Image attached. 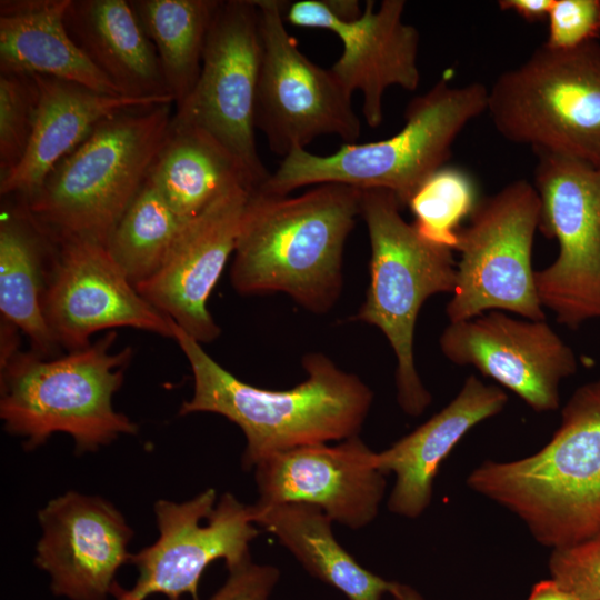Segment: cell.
I'll use <instances>...</instances> for the list:
<instances>
[{
	"label": "cell",
	"instance_id": "25",
	"mask_svg": "<svg viewBox=\"0 0 600 600\" xmlns=\"http://www.w3.org/2000/svg\"><path fill=\"white\" fill-rule=\"evenodd\" d=\"M147 179L182 221L237 189L256 190L238 161L210 134L171 121Z\"/></svg>",
	"mask_w": 600,
	"mask_h": 600
},
{
	"label": "cell",
	"instance_id": "20",
	"mask_svg": "<svg viewBox=\"0 0 600 600\" xmlns=\"http://www.w3.org/2000/svg\"><path fill=\"white\" fill-rule=\"evenodd\" d=\"M33 78L38 100L31 137L18 166L0 178L1 197L29 198L104 119L130 109L173 103L167 99L106 94L51 77Z\"/></svg>",
	"mask_w": 600,
	"mask_h": 600
},
{
	"label": "cell",
	"instance_id": "10",
	"mask_svg": "<svg viewBox=\"0 0 600 600\" xmlns=\"http://www.w3.org/2000/svg\"><path fill=\"white\" fill-rule=\"evenodd\" d=\"M534 152L539 229L559 246L554 261L534 270L537 293L559 323L578 329L600 319V168L557 153Z\"/></svg>",
	"mask_w": 600,
	"mask_h": 600
},
{
	"label": "cell",
	"instance_id": "21",
	"mask_svg": "<svg viewBox=\"0 0 600 600\" xmlns=\"http://www.w3.org/2000/svg\"><path fill=\"white\" fill-rule=\"evenodd\" d=\"M507 401L503 390L472 374L442 410L388 449L376 452L378 469L396 476L389 510L406 518L419 517L430 504L441 462L470 429L499 413Z\"/></svg>",
	"mask_w": 600,
	"mask_h": 600
},
{
	"label": "cell",
	"instance_id": "17",
	"mask_svg": "<svg viewBox=\"0 0 600 600\" xmlns=\"http://www.w3.org/2000/svg\"><path fill=\"white\" fill-rule=\"evenodd\" d=\"M261 503H306L350 529L378 516L386 479L359 436L273 453L253 468Z\"/></svg>",
	"mask_w": 600,
	"mask_h": 600
},
{
	"label": "cell",
	"instance_id": "27",
	"mask_svg": "<svg viewBox=\"0 0 600 600\" xmlns=\"http://www.w3.org/2000/svg\"><path fill=\"white\" fill-rule=\"evenodd\" d=\"M221 1H130L153 43L169 93L178 104L196 86L208 33Z\"/></svg>",
	"mask_w": 600,
	"mask_h": 600
},
{
	"label": "cell",
	"instance_id": "6",
	"mask_svg": "<svg viewBox=\"0 0 600 600\" xmlns=\"http://www.w3.org/2000/svg\"><path fill=\"white\" fill-rule=\"evenodd\" d=\"M488 89L478 82L451 87L438 81L410 101L406 123L394 136L368 143H343L331 154L297 149L282 158L258 189L286 196L311 184L341 183L392 192L402 208L446 166L463 128L487 111Z\"/></svg>",
	"mask_w": 600,
	"mask_h": 600
},
{
	"label": "cell",
	"instance_id": "37",
	"mask_svg": "<svg viewBox=\"0 0 600 600\" xmlns=\"http://www.w3.org/2000/svg\"><path fill=\"white\" fill-rule=\"evenodd\" d=\"M111 594L116 597L117 600H129L122 592V588H120L117 583L114 584Z\"/></svg>",
	"mask_w": 600,
	"mask_h": 600
},
{
	"label": "cell",
	"instance_id": "36",
	"mask_svg": "<svg viewBox=\"0 0 600 600\" xmlns=\"http://www.w3.org/2000/svg\"><path fill=\"white\" fill-rule=\"evenodd\" d=\"M390 593L393 600H424L414 589L398 582H394Z\"/></svg>",
	"mask_w": 600,
	"mask_h": 600
},
{
	"label": "cell",
	"instance_id": "35",
	"mask_svg": "<svg viewBox=\"0 0 600 600\" xmlns=\"http://www.w3.org/2000/svg\"><path fill=\"white\" fill-rule=\"evenodd\" d=\"M528 600H577L560 588L552 579L536 583Z\"/></svg>",
	"mask_w": 600,
	"mask_h": 600
},
{
	"label": "cell",
	"instance_id": "15",
	"mask_svg": "<svg viewBox=\"0 0 600 600\" xmlns=\"http://www.w3.org/2000/svg\"><path fill=\"white\" fill-rule=\"evenodd\" d=\"M439 346L452 363L474 367L538 412L558 409L560 383L578 369L572 348L546 320L517 319L498 310L450 322Z\"/></svg>",
	"mask_w": 600,
	"mask_h": 600
},
{
	"label": "cell",
	"instance_id": "11",
	"mask_svg": "<svg viewBox=\"0 0 600 600\" xmlns=\"http://www.w3.org/2000/svg\"><path fill=\"white\" fill-rule=\"evenodd\" d=\"M262 56L254 0L221 1L213 17L201 72L171 122L201 129L241 166L256 189L270 177L256 142V102Z\"/></svg>",
	"mask_w": 600,
	"mask_h": 600
},
{
	"label": "cell",
	"instance_id": "3",
	"mask_svg": "<svg viewBox=\"0 0 600 600\" xmlns=\"http://www.w3.org/2000/svg\"><path fill=\"white\" fill-rule=\"evenodd\" d=\"M468 484L514 512L552 549L600 534V379L576 389L541 450L520 460L486 461Z\"/></svg>",
	"mask_w": 600,
	"mask_h": 600
},
{
	"label": "cell",
	"instance_id": "28",
	"mask_svg": "<svg viewBox=\"0 0 600 600\" xmlns=\"http://www.w3.org/2000/svg\"><path fill=\"white\" fill-rule=\"evenodd\" d=\"M186 222L146 179L106 246L136 286L160 269Z\"/></svg>",
	"mask_w": 600,
	"mask_h": 600
},
{
	"label": "cell",
	"instance_id": "22",
	"mask_svg": "<svg viewBox=\"0 0 600 600\" xmlns=\"http://www.w3.org/2000/svg\"><path fill=\"white\" fill-rule=\"evenodd\" d=\"M71 0L0 2L1 72L37 74L124 96L77 46L66 27Z\"/></svg>",
	"mask_w": 600,
	"mask_h": 600
},
{
	"label": "cell",
	"instance_id": "14",
	"mask_svg": "<svg viewBox=\"0 0 600 600\" xmlns=\"http://www.w3.org/2000/svg\"><path fill=\"white\" fill-rule=\"evenodd\" d=\"M52 240L43 312L60 348L82 349L92 334L119 327L173 337L172 320L138 292L106 244L84 238Z\"/></svg>",
	"mask_w": 600,
	"mask_h": 600
},
{
	"label": "cell",
	"instance_id": "7",
	"mask_svg": "<svg viewBox=\"0 0 600 600\" xmlns=\"http://www.w3.org/2000/svg\"><path fill=\"white\" fill-rule=\"evenodd\" d=\"M397 197L383 189L361 192L360 216L370 242V282L366 300L351 318L377 327L396 359L397 400L409 416L431 402L414 363V329L422 304L452 293L457 280L453 251L423 239L401 216Z\"/></svg>",
	"mask_w": 600,
	"mask_h": 600
},
{
	"label": "cell",
	"instance_id": "24",
	"mask_svg": "<svg viewBox=\"0 0 600 600\" xmlns=\"http://www.w3.org/2000/svg\"><path fill=\"white\" fill-rule=\"evenodd\" d=\"M53 240L36 223L24 204L3 212L0 222L1 322L27 336L32 351L58 357L44 317L43 299L53 254Z\"/></svg>",
	"mask_w": 600,
	"mask_h": 600
},
{
	"label": "cell",
	"instance_id": "8",
	"mask_svg": "<svg viewBox=\"0 0 600 600\" xmlns=\"http://www.w3.org/2000/svg\"><path fill=\"white\" fill-rule=\"evenodd\" d=\"M487 111L504 139L600 168V43L541 44L497 78Z\"/></svg>",
	"mask_w": 600,
	"mask_h": 600
},
{
	"label": "cell",
	"instance_id": "30",
	"mask_svg": "<svg viewBox=\"0 0 600 600\" xmlns=\"http://www.w3.org/2000/svg\"><path fill=\"white\" fill-rule=\"evenodd\" d=\"M38 88L33 76L0 74V178L24 156L33 126Z\"/></svg>",
	"mask_w": 600,
	"mask_h": 600
},
{
	"label": "cell",
	"instance_id": "9",
	"mask_svg": "<svg viewBox=\"0 0 600 600\" xmlns=\"http://www.w3.org/2000/svg\"><path fill=\"white\" fill-rule=\"evenodd\" d=\"M540 209L538 192L527 180L477 202L469 224L458 232L460 260L446 308L450 322L493 310L546 320L531 262Z\"/></svg>",
	"mask_w": 600,
	"mask_h": 600
},
{
	"label": "cell",
	"instance_id": "34",
	"mask_svg": "<svg viewBox=\"0 0 600 600\" xmlns=\"http://www.w3.org/2000/svg\"><path fill=\"white\" fill-rule=\"evenodd\" d=\"M501 10H510L530 23L548 19L553 0H500Z\"/></svg>",
	"mask_w": 600,
	"mask_h": 600
},
{
	"label": "cell",
	"instance_id": "4",
	"mask_svg": "<svg viewBox=\"0 0 600 600\" xmlns=\"http://www.w3.org/2000/svg\"><path fill=\"white\" fill-rule=\"evenodd\" d=\"M117 332L64 356L44 358L17 351L0 363V418L4 430L32 450L54 433L69 434L77 453L94 452L138 426L117 411L112 399L132 357L113 350Z\"/></svg>",
	"mask_w": 600,
	"mask_h": 600
},
{
	"label": "cell",
	"instance_id": "16",
	"mask_svg": "<svg viewBox=\"0 0 600 600\" xmlns=\"http://www.w3.org/2000/svg\"><path fill=\"white\" fill-rule=\"evenodd\" d=\"M406 2L383 0L376 10L366 1L354 20L338 18L326 0L286 2L284 20L296 27L324 29L342 42V53L330 68L342 88L352 96L361 91L362 113L371 128L383 119V96L399 86L414 91L420 83L418 30L402 20Z\"/></svg>",
	"mask_w": 600,
	"mask_h": 600
},
{
	"label": "cell",
	"instance_id": "26",
	"mask_svg": "<svg viewBox=\"0 0 600 600\" xmlns=\"http://www.w3.org/2000/svg\"><path fill=\"white\" fill-rule=\"evenodd\" d=\"M256 526L273 534L314 578L338 589L348 600H381L394 582L364 569L337 541L332 519L306 503L250 506Z\"/></svg>",
	"mask_w": 600,
	"mask_h": 600
},
{
	"label": "cell",
	"instance_id": "29",
	"mask_svg": "<svg viewBox=\"0 0 600 600\" xmlns=\"http://www.w3.org/2000/svg\"><path fill=\"white\" fill-rule=\"evenodd\" d=\"M474 184L464 171L442 167L429 177L408 203L418 233L427 241L456 251L461 220L474 209Z\"/></svg>",
	"mask_w": 600,
	"mask_h": 600
},
{
	"label": "cell",
	"instance_id": "31",
	"mask_svg": "<svg viewBox=\"0 0 600 600\" xmlns=\"http://www.w3.org/2000/svg\"><path fill=\"white\" fill-rule=\"evenodd\" d=\"M551 579L577 600H600V534L553 549Z\"/></svg>",
	"mask_w": 600,
	"mask_h": 600
},
{
	"label": "cell",
	"instance_id": "5",
	"mask_svg": "<svg viewBox=\"0 0 600 600\" xmlns=\"http://www.w3.org/2000/svg\"><path fill=\"white\" fill-rule=\"evenodd\" d=\"M171 104L130 109L101 121L22 200L36 223L54 240L107 244L166 140Z\"/></svg>",
	"mask_w": 600,
	"mask_h": 600
},
{
	"label": "cell",
	"instance_id": "23",
	"mask_svg": "<svg viewBox=\"0 0 600 600\" xmlns=\"http://www.w3.org/2000/svg\"><path fill=\"white\" fill-rule=\"evenodd\" d=\"M66 27L83 53L124 96L167 99L157 50L124 0H71Z\"/></svg>",
	"mask_w": 600,
	"mask_h": 600
},
{
	"label": "cell",
	"instance_id": "1",
	"mask_svg": "<svg viewBox=\"0 0 600 600\" xmlns=\"http://www.w3.org/2000/svg\"><path fill=\"white\" fill-rule=\"evenodd\" d=\"M172 332L193 376L192 397L181 404L179 414L216 413L237 424L246 438L241 459L246 471L280 451L359 436L373 393L326 354L303 357L307 377L301 383L269 390L233 376L173 321Z\"/></svg>",
	"mask_w": 600,
	"mask_h": 600
},
{
	"label": "cell",
	"instance_id": "2",
	"mask_svg": "<svg viewBox=\"0 0 600 600\" xmlns=\"http://www.w3.org/2000/svg\"><path fill=\"white\" fill-rule=\"evenodd\" d=\"M361 189L322 183L296 197L253 190L241 218L230 279L243 296L282 292L313 313L339 299L346 241Z\"/></svg>",
	"mask_w": 600,
	"mask_h": 600
},
{
	"label": "cell",
	"instance_id": "32",
	"mask_svg": "<svg viewBox=\"0 0 600 600\" xmlns=\"http://www.w3.org/2000/svg\"><path fill=\"white\" fill-rule=\"evenodd\" d=\"M544 42L554 49H572L600 36V0H553Z\"/></svg>",
	"mask_w": 600,
	"mask_h": 600
},
{
	"label": "cell",
	"instance_id": "19",
	"mask_svg": "<svg viewBox=\"0 0 600 600\" xmlns=\"http://www.w3.org/2000/svg\"><path fill=\"white\" fill-rule=\"evenodd\" d=\"M251 192L237 189L187 221L160 269L136 284L149 303L201 344L220 336L207 302L233 254Z\"/></svg>",
	"mask_w": 600,
	"mask_h": 600
},
{
	"label": "cell",
	"instance_id": "18",
	"mask_svg": "<svg viewBox=\"0 0 600 600\" xmlns=\"http://www.w3.org/2000/svg\"><path fill=\"white\" fill-rule=\"evenodd\" d=\"M38 519L34 562L50 576L51 591L70 600H106L131 557L133 531L123 514L104 498L71 490L51 499Z\"/></svg>",
	"mask_w": 600,
	"mask_h": 600
},
{
	"label": "cell",
	"instance_id": "13",
	"mask_svg": "<svg viewBox=\"0 0 600 600\" xmlns=\"http://www.w3.org/2000/svg\"><path fill=\"white\" fill-rule=\"evenodd\" d=\"M159 538L151 546L131 554L138 577L129 600H144L160 593L168 600L183 594L198 599L204 570L223 560L232 571L250 559V543L259 529L250 516V506L226 492L219 499L213 488L193 498L176 502L160 499L153 506Z\"/></svg>",
	"mask_w": 600,
	"mask_h": 600
},
{
	"label": "cell",
	"instance_id": "33",
	"mask_svg": "<svg viewBox=\"0 0 600 600\" xmlns=\"http://www.w3.org/2000/svg\"><path fill=\"white\" fill-rule=\"evenodd\" d=\"M279 577L276 567L249 561L229 571L226 582L208 600H269Z\"/></svg>",
	"mask_w": 600,
	"mask_h": 600
},
{
	"label": "cell",
	"instance_id": "12",
	"mask_svg": "<svg viewBox=\"0 0 600 600\" xmlns=\"http://www.w3.org/2000/svg\"><path fill=\"white\" fill-rule=\"evenodd\" d=\"M254 2L262 44L254 123L270 150L284 158L324 134L356 143L361 121L352 108V96L330 69L300 51L286 28V1Z\"/></svg>",
	"mask_w": 600,
	"mask_h": 600
}]
</instances>
